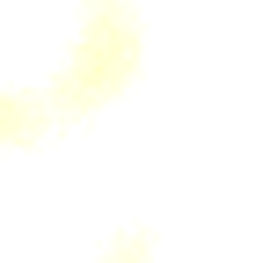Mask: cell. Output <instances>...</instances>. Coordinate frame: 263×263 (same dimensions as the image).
<instances>
[{"label":"cell","mask_w":263,"mask_h":263,"mask_svg":"<svg viewBox=\"0 0 263 263\" xmlns=\"http://www.w3.org/2000/svg\"><path fill=\"white\" fill-rule=\"evenodd\" d=\"M117 73L161 88H263V0H103Z\"/></svg>","instance_id":"cell-1"},{"label":"cell","mask_w":263,"mask_h":263,"mask_svg":"<svg viewBox=\"0 0 263 263\" xmlns=\"http://www.w3.org/2000/svg\"><path fill=\"white\" fill-rule=\"evenodd\" d=\"M0 263H117L59 117L0 132Z\"/></svg>","instance_id":"cell-2"}]
</instances>
